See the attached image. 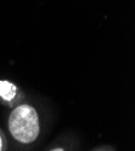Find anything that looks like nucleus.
<instances>
[{"label":"nucleus","mask_w":135,"mask_h":151,"mask_svg":"<svg viewBox=\"0 0 135 151\" xmlns=\"http://www.w3.org/2000/svg\"><path fill=\"white\" fill-rule=\"evenodd\" d=\"M1 147H3V143H1V138H0V150H1Z\"/></svg>","instance_id":"obj_3"},{"label":"nucleus","mask_w":135,"mask_h":151,"mask_svg":"<svg viewBox=\"0 0 135 151\" xmlns=\"http://www.w3.org/2000/svg\"><path fill=\"white\" fill-rule=\"evenodd\" d=\"M16 96V86L9 81H0V97L5 100H11Z\"/></svg>","instance_id":"obj_2"},{"label":"nucleus","mask_w":135,"mask_h":151,"mask_svg":"<svg viewBox=\"0 0 135 151\" xmlns=\"http://www.w3.org/2000/svg\"><path fill=\"white\" fill-rule=\"evenodd\" d=\"M9 129L15 139L28 144L39 135V119L38 114L31 105H21L11 112L9 119Z\"/></svg>","instance_id":"obj_1"}]
</instances>
